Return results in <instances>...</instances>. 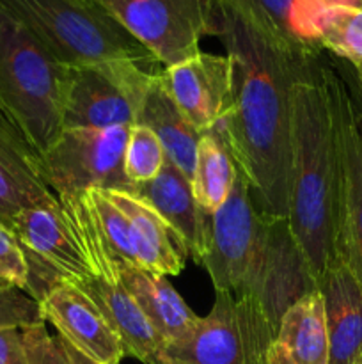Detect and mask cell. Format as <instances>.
Returning a JSON list of instances; mask_svg holds the SVG:
<instances>
[{
	"label": "cell",
	"instance_id": "obj_1",
	"mask_svg": "<svg viewBox=\"0 0 362 364\" xmlns=\"http://www.w3.org/2000/svg\"><path fill=\"white\" fill-rule=\"evenodd\" d=\"M215 36L233 60V87L226 114L212 132L248 180L261 212L287 219L291 84L298 59L307 52L273 45L220 6Z\"/></svg>",
	"mask_w": 362,
	"mask_h": 364
},
{
	"label": "cell",
	"instance_id": "obj_2",
	"mask_svg": "<svg viewBox=\"0 0 362 364\" xmlns=\"http://www.w3.org/2000/svg\"><path fill=\"white\" fill-rule=\"evenodd\" d=\"M322 48L298 59L291 84L287 220L316 284L339 259L341 146L334 70Z\"/></svg>",
	"mask_w": 362,
	"mask_h": 364
},
{
	"label": "cell",
	"instance_id": "obj_3",
	"mask_svg": "<svg viewBox=\"0 0 362 364\" xmlns=\"http://www.w3.org/2000/svg\"><path fill=\"white\" fill-rule=\"evenodd\" d=\"M11 231L28 263V294L41 299L53 284L117 281V267L96 231L85 196L55 198L14 217Z\"/></svg>",
	"mask_w": 362,
	"mask_h": 364
},
{
	"label": "cell",
	"instance_id": "obj_4",
	"mask_svg": "<svg viewBox=\"0 0 362 364\" xmlns=\"http://www.w3.org/2000/svg\"><path fill=\"white\" fill-rule=\"evenodd\" d=\"M70 70L0 6V117L39 155L64 130Z\"/></svg>",
	"mask_w": 362,
	"mask_h": 364
},
{
	"label": "cell",
	"instance_id": "obj_5",
	"mask_svg": "<svg viewBox=\"0 0 362 364\" xmlns=\"http://www.w3.org/2000/svg\"><path fill=\"white\" fill-rule=\"evenodd\" d=\"M0 6L67 68L106 60L156 63L98 0H0Z\"/></svg>",
	"mask_w": 362,
	"mask_h": 364
},
{
	"label": "cell",
	"instance_id": "obj_6",
	"mask_svg": "<svg viewBox=\"0 0 362 364\" xmlns=\"http://www.w3.org/2000/svg\"><path fill=\"white\" fill-rule=\"evenodd\" d=\"M273 336L251 299L216 291L209 315L199 316L187 340L163 348L156 364H266Z\"/></svg>",
	"mask_w": 362,
	"mask_h": 364
},
{
	"label": "cell",
	"instance_id": "obj_7",
	"mask_svg": "<svg viewBox=\"0 0 362 364\" xmlns=\"http://www.w3.org/2000/svg\"><path fill=\"white\" fill-rule=\"evenodd\" d=\"M156 73L151 64L135 60L71 68L64 128L133 127Z\"/></svg>",
	"mask_w": 362,
	"mask_h": 364
},
{
	"label": "cell",
	"instance_id": "obj_8",
	"mask_svg": "<svg viewBox=\"0 0 362 364\" xmlns=\"http://www.w3.org/2000/svg\"><path fill=\"white\" fill-rule=\"evenodd\" d=\"M128 127L64 128L41 155L46 185L57 198H75L91 188L126 191L135 187L124 174Z\"/></svg>",
	"mask_w": 362,
	"mask_h": 364
},
{
	"label": "cell",
	"instance_id": "obj_9",
	"mask_svg": "<svg viewBox=\"0 0 362 364\" xmlns=\"http://www.w3.org/2000/svg\"><path fill=\"white\" fill-rule=\"evenodd\" d=\"M163 68L201 52L216 32L213 0H98Z\"/></svg>",
	"mask_w": 362,
	"mask_h": 364
},
{
	"label": "cell",
	"instance_id": "obj_10",
	"mask_svg": "<svg viewBox=\"0 0 362 364\" xmlns=\"http://www.w3.org/2000/svg\"><path fill=\"white\" fill-rule=\"evenodd\" d=\"M266 219L251 183L238 171L229 198L212 213L209 249L202 262L215 291L241 294L261 247Z\"/></svg>",
	"mask_w": 362,
	"mask_h": 364
},
{
	"label": "cell",
	"instance_id": "obj_11",
	"mask_svg": "<svg viewBox=\"0 0 362 364\" xmlns=\"http://www.w3.org/2000/svg\"><path fill=\"white\" fill-rule=\"evenodd\" d=\"M312 290H318V284L295 240L290 220L268 217L261 247L236 297L251 299L277 333L286 309Z\"/></svg>",
	"mask_w": 362,
	"mask_h": 364
},
{
	"label": "cell",
	"instance_id": "obj_12",
	"mask_svg": "<svg viewBox=\"0 0 362 364\" xmlns=\"http://www.w3.org/2000/svg\"><path fill=\"white\" fill-rule=\"evenodd\" d=\"M337 130L341 146L339 259L362 284V139L357 103L346 82L334 71Z\"/></svg>",
	"mask_w": 362,
	"mask_h": 364
},
{
	"label": "cell",
	"instance_id": "obj_13",
	"mask_svg": "<svg viewBox=\"0 0 362 364\" xmlns=\"http://www.w3.org/2000/svg\"><path fill=\"white\" fill-rule=\"evenodd\" d=\"M167 91L185 119L206 134L226 114L233 87V60L227 55L199 52L160 71Z\"/></svg>",
	"mask_w": 362,
	"mask_h": 364
},
{
	"label": "cell",
	"instance_id": "obj_14",
	"mask_svg": "<svg viewBox=\"0 0 362 364\" xmlns=\"http://www.w3.org/2000/svg\"><path fill=\"white\" fill-rule=\"evenodd\" d=\"M43 315L60 340L96 364H119L123 345L103 313L85 291L67 281L53 284L41 299Z\"/></svg>",
	"mask_w": 362,
	"mask_h": 364
},
{
	"label": "cell",
	"instance_id": "obj_15",
	"mask_svg": "<svg viewBox=\"0 0 362 364\" xmlns=\"http://www.w3.org/2000/svg\"><path fill=\"white\" fill-rule=\"evenodd\" d=\"M243 23L290 52L319 50L325 0H213Z\"/></svg>",
	"mask_w": 362,
	"mask_h": 364
},
{
	"label": "cell",
	"instance_id": "obj_16",
	"mask_svg": "<svg viewBox=\"0 0 362 364\" xmlns=\"http://www.w3.org/2000/svg\"><path fill=\"white\" fill-rule=\"evenodd\" d=\"M133 194L148 201L187 245L188 256L202 265L209 249L212 213L197 205L190 180L170 162H165L162 173L148 183L135 185Z\"/></svg>",
	"mask_w": 362,
	"mask_h": 364
},
{
	"label": "cell",
	"instance_id": "obj_17",
	"mask_svg": "<svg viewBox=\"0 0 362 364\" xmlns=\"http://www.w3.org/2000/svg\"><path fill=\"white\" fill-rule=\"evenodd\" d=\"M55 198L43 178L41 155L0 117V223L11 230L18 213Z\"/></svg>",
	"mask_w": 362,
	"mask_h": 364
},
{
	"label": "cell",
	"instance_id": "obj_18",
	"mask_svg": "<svg viewBox=\"0 0 362 364\" xmlns=\"http://www.w3.org/2000/svg\"><path fill=\"white\" fill-rule=\"evenodd\" d=\"M105 194L130 220L138 267L167 277L180 276L188 251L172 226L133 192L105 191Z\"/></svg>",
	"mask_w": 362,
	"mask_h": 364
},
{
	"label": "cell",
	"instance_id": "obj_19",
	"mask_svg": "<svg viewBox=\"0 0 362 364\" xmlns=\"http://www.w3.org/2000/svg\"><path fill=\"white\" fill-rule=\"evenodd\" d=\"M329 331V364H358L362 354V284L343 262L318 283Z\"/></svg>",
	"mask_w": 362,
	"mask_h": 364
},
{
	"label": "cell",
	"instance_id": "obj_20",
	"mask_svg": "<svg viewBox=\"0 0 362 364\" xmlns=\"http://www.w3.org/2000/svg\"><path fill=\"white\" fill-rule=\"evenodd\" d=\"M117 281L135 299L165 347L187 340L197 326L199 316L188 308L167 276L135 265H123L117 272Z\"/></svg>",
	"mask_w": 362,
	"mask_h": 364
},
{
	"label": "cell",
	"instance_id": "obj_21",
	"mask_svg": "<svg viewBox=\"0 0 362 364\" xmlns=\"http://www.w3.org/2000/svg\"><path fill=\"white\" fill-rule=\"evenodd\" d=\"M325 304L319 290L286 309L266 350V364H329Z\"/></svg>",
	"mask_w": 362,
	"mask_h": 364
},
{
	"label": "cell",
	"instance_id": "obj_22",
	"mask_svg": "<svg viewBox=\"0 0 362 364\" xmlns=\"http://www.w3.org/2000/svg\"><path fill=\"white\" fill-rule=\"evenodd\" d=\"M77 287L85 291L103 313L123 345L124 358L128 355L144 364L158 363V355L165 347L163 340L123 284L106 279H91Z\"/></svg>",
	"mask_w": 362,
	"mask_h": 364
},
{
	"label": "cell",
	"instance_id": "obj_23",
	"mask_svg": "<svg viewBox=\"0 0 362 364\" xmlns=\"http://www.w3.org/2000/svg\"><path fill=\"white\" fill-rule=\"evenodd\" d=\"M138 123L153 130V134L162 142L167 162L172 164L177 171L192 180L195 164V153L201 135L181 114L172 96L167 91L160 71L153 80L151 89L142 105Z\"/></svg>",
	"mask_w": 362,
	"mask_h": 364
},
{
	"label": "cell",
	"instance_id": "obj_24",
	"mask_svg": "<svg viewBox=\"0 0 362 364\" xmlns=\"http://www.w3.org/2000/svg\"><path fill=\"white\" fill-rule=\"evenodd\" d=\"M236 174V164L224 142L213 132L202 134L190 180L197 205L208 213L219 210L229 198Z\"/></svg>",
	"mask_w": 362,
	"mask_h": 364
},
{
	"label": "cell",
	"instance_id": "obj_25",
	"mask_svg": "<svg viewBox=\"0 0 362 364\" xmlns=\"http://www.w3.org/2000/svg\"><path fill=\"white\" fill-rule=\"evenodd\" d=\"M84 196L99 240L110 259L116 263L117 272L123 265L138 267L133 247V235H131L130 220L126 219V215L110 201L105 191L91 188V191H85Z\"/></svg>",
	"mask_w": 362,
	"mask_h": 364
},
{
	"label": "cell",
	"instance_id": "obj_26",
	"mask_svg": "<svg viewBox=\"0 0 362 364\" xmlns=\"http://www.w3.org/2000/svg\"><path fill=\"white\" fill-rule=\"evenodd\" d=\"M319 46L361 66L362 6H329L319 27Z\"/></svg>",
	"mask_w": 362,
	"mask_h": 364
},
{
	"label": "cell",
	"instance_id": "obj_27",
	"mask_svg": "<svg viewBox=\"0 0 362 364\" xmlns=\"http://www.w3.org/2000/svg\"><path fill=\"white\" fill-rule=\"evenodd\" d=\"M165 162L163 146L153 130L141 123L130 127L124 149V174L130 183L135 187L155 180L162 173Z\"/></svg>",
	"mask_w": 362,
	"mask_h": 364
},
{
	"label": "cell",
	"instance_id": "obj_28",
	"mask_svg": "<svg viewBox=\"0 0 362 364\" xmlns=\"http://www.w3.org/2000/svg\"><path fill=\"white\" fill-rule=\"evenodd\" d=\"M41 302L18 287L0 288V331L45 326Z\"/></svg>",
	"mask_w": 362,
	"mask_h": 364
},
{
	"label": "cell",
	"instance_id": "obj_29",
	"mask_svg": "<svg viewBox=\"0 0 362 364\" xmlns=\"http://www.w3.org/2000/svg\"><path fill=\"white\" fill-rule=\"evenodd\" d=\"M28 263L13 231L0 223V279L13 287L28 290Z\"/></svg>",
	"mask_w": 362,
	"mask_h": 364
},
{
	"label": "cell",
	"instance_id": "obj_30",
	"mask_svg": "<svg viewBox=\"0 0 362 364\" xmlns=\"http://www.w3.org/2000/svg\"><path fill=\"white\" fill-rule=\"evenodd\" d=\"M23 343L28 364H73L62 340L52 336L46 326H35L23 329Z\"/></svg>",
	"mask_w": 362,
	"mask_h": 364
},
{
	"label": "cell",
	"instance_id": "obj_31",
	"mask_svg": "<svg viewBox=\"0 0 362 364\" xmlns=\"http://www.w3.org/2000/svg\"><path fill=\"white\" fill-rule=\"evenodd\" d=\"M0 364H28L23 329L0 331Z\"/></svg>",
	"mask_w": 362,
	"mask_h": 364
},
{
	"label": "cell",
	"instance_id": "obj_32",
	"mask_svg": "<svg viewBox=\"0 0 362 364\" xmlns=\"http://www.w3.org/2000/svg\"><path fill=\"white\" fill-rule=\"evenodd\" d=\"M62 343H64V348H66L67 355H70L71 363H73V364H96L94 361H91V359L85 358V355H82L78 350H75V348L71 347V345H67L64 340H62Z\"/></svg>",
	"mask_w": 362,
	"mask_h": 364
},
{
	"label": "cell",
	"instance_id": "obj_33",
	"mask_svg": "<svg viewBox=\"0 0 362 364\" xmlns=\"http://www.w3.org/2000/svg\"><path fill=\"white\" fill-rule=\"evenodd\" d=\"M329 6H362V0H325Z\"/></svg>",
	"mask_w": 362,
	"mask_h": 364
},
{
	"label": "cell",
	"instance_id": "obj_34",
	"mask_svg": "<svg viewBox=\"0 0 362 364\" xmlns=\"http://www.w3.org/2000/svg\"><path fill=\"white\" fill-rule=\"evenodd\" d=\"M357 124H358V132H361V139H362V107L357 105Z\"/></svg>",
	"mask_w": 362,
	"mask_h": 364
},
{
	"label": "cell",
	"instance_id": "obj_35",
	"mask_svg": "<svg viewBox=\"0 0 362 364\" xmlns=\"http://www.w3.org/2000/svg\"><path fill=\"white\" fill-rule=\"evenodd\" d=\"M355 70H357V77H358V82H361V87H362V64L361 66L355 68Z\"/></svg>",
	"mask_w": 362,
	"mask_h": 364
},
{
	"label": "cell",
	"instance_id": "obj_36",
	"mask_svg": "<svg viewBox=\"0 0 362 364\" xmlns=\"http://www.w3.org/2000/svg\"><path fill=\"white\" fill-rule=\"evenodd\" d=\"M6 287H11V284H9V283H7V281L0 279V288H6Z\"/></svg>",
	"mask_w": 362,
	"mask_h": 364
},
{
	"label": "cell",
	"instance_id": "obj_37",
	"mask_svg": "<svg viewBox=\"0 0 362 364\" xmlns=\"http://www.w3.org/2000/svg\"><path fill=\"white\" fill-rule=\"evenodd\" d=\"M358 364H362V354H361V359H358Z\"/></svg>",
	"mask_w": 362,
	"mask_h": 364
}]
</instances>
